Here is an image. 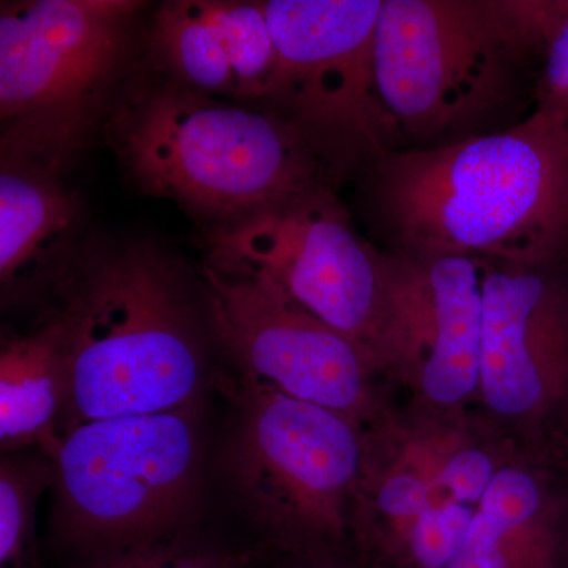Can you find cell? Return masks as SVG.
<instances>
[{
	"mask_svg": "<svg viewBox=\"0 0 568 568\" xmlns=\"http://www.w3.org/2000/svg\"><path fill=\"white\" fill-rule=\"evenodd\" d=\"M54 484L52 463L7 457L0 466V568H36L37 506Z\"/></svg>",
	"mask_w": 568,
	"mask_h": 568,
	"instance_id": "cell-18",
	"label": "cell"
},
{
	"mask_svg": "<svg viewBox=\"0 0 568 568\" xmlns=\"http://www.w3.org/2000/svg\"><path fill=\"white\" fill-rule=\"evenodd\" d=\"M383 0H268L278 52L272 102L325 159L388 151L395 132L377 99L375 37Z\"/></svg>",
	"mask_w": 568,
	"mask_h": 568,
	"instance_id": "cell-11",
	"label": "cell"
},
{
	"mask_svg": "<svg viewBox=\"0 0 568 568\" xmlns=\"http://www.w3.org/2000/svg\"><path fill=\"white\" fill-rule=\"evenodd\" d=\"M567 13L568 0H383L375 81L394 132L436 148L504 110Z\"/></svg>",
	"mask_w": 568,
	"mask_h": 568,
	"instance_id": "cell-5",
	"label": "cell"
},
{
	"mask_svg": "<svg viewBox=\"0 0 568 568\" xmlns=\"http://www.w3.org/2000/svg\"><path fill=\"white\" fill-rule=\"evenodd\" d=\"M286 568H368L351 556H336V558L316 559H287Z\"/></svg>",
	"mask_w": 568,
	"mask_h": 568,
	"instance_id": "cell-21",
	"label": "cell"
},
{
	"mask_svg": "<svg viewBox=\"0 0 568 568\" xmlns=\"http://www.w3.org/2000/svg\"><path fill=\"white\" fill-rule=\"evenodd\" d=\"M153 47L186 88L242 102L274 99L278 52L265 2H164L153 22Z\"/></svg>",
	"mask_w": 568,
	"mask_h": 568,
	"instance_id": "cell-14",
	"label": "cell"
},
{
	"mask_svg": "<svg viewBox=\"0 0 568 568\" xmlns=\"http://www.w3.org/2000/svg\"><path fill=\"white\" fill-rule=\"evenodd\" d=\"M70 392L61 439L100 418L197 405L203 325L181 274L152 246L92 257L61 313Z\"/></svg>",
	"mask_w": 568,
	"mask_h": 568,
	"instance_id": "cell-2",
	"label": "cell"
},
{
	"mask_svg": "<svg viewBox=\"0 0 568 568\" xmlns=\"http://www.w3.org/2000/svg\"><path fill=\"white\" fill-rule=\"evenodd\" d=\"M70 377L61 315L33 334L6 338L0 351L3 454L37 446L52 458L61 444Z\"/></svg>",
	"mask_w": 568,
	"mask_h": 568,
	"instance_id": "cell-17",
	"label": "cell"
},
{
	"mask_svg": "<svg viewBox=\"0 0 568 568\" xmlns=\"http://www.w3.org/2000/svg\"><path fill=\"white\" fill-rule=\"evenodd\" d=\"M239 399L226 467L250 518L286 559L353 555L364 426L246 381Z\"/></svg>",
	"mask_w": 568,
	"mask_h": 568,
	"instance_id": "cell-6",
	"label": "cell"
},
{
	"mask_svg": "<svg viewBox=\"0 0 568 568\" xmlns=\"http://www.w3.org/2000/svg\"><path fill=\"white\" fill-rule=\"evenodd\" d=\"M369 201L396 256L551 267L568 256V122L525 121L373 162Z\"/></svg>",
	"mask_w": 568,
	"mask_h": 568,
	"instance_id": "cell-1",
	"label": "cell"
},
{
	"mask_svg": "<svg viewBox=\"0 0 568 568\" xmlns=\"http://www.w3.org/2000/svg\"><path fill=\"white\" fill-rule=\"evenodd\" d=\"M544 59L536 110L568 122V13L552 33Z\"/></svg>",
	"mask_w": 568,
	"mask_h": 568,
	"instance_id": "cell-20",
	"label": "cell"
},
{
	"mask_svg": "<svg viewBox=\"0 0 568 568\" xmlns=\"http://www.w3.org/2000/svg\"><path fill=\"white\" fill-rule=\"evenodd\" d=\"M381 376L392 394L436 409L477 407L488 261L392 254Z\"/></svg>",
	"mask_w": 568,
	"mask_h": 568,
	"instance_id": "cell-13",
	"label": "cell"
},
{
	"mask_svg": "<svg viewBox=\"0 0 568 568\" xmlns=\"http://www.w3.org/2000/svg\"><path fill=\"white\" fill-rule=\"evenodd\" d=\"M204 294L209 328L246 383L362 426L394 396L364 351L295 305L264 275L211 253Z\"/></svg>",
	"mask_w": 568,
	"mask_h": 568,
	"instance_id": "cell-10",
	"label": "cell"
},
{
	"mask_svg": "<svg viewBox=\"0 0 568 568\" xmlns=\"http://www.w3.org/2000/svg\"><path fill=\"white\" fill-rule=\"evenodd\" d=\"M212 254L271 280L379 372L394 260L362 239L331 189L223 227Z\"/></svg>",
	"mask_w": 568,
	"mask_h": 568,
	"instance_id": "cell-9",
	"label": "cell"
},
{
	"mask_svg": "<svg viewBox=\"0 0 568 568\" xmlns=\"http://www.w3.org/2000/svg\"><path fill=\"white\" fill-rule=\"evenodd\" d=\"M488 261L480 409L519 447L568 466V276Z\"/></svg>",
	"mask_w": 568,
	"mask_h": 568,
	"instance_id": "cell-12",
	"label": "cell"
},
{
	"mask_svg": "<svg viewBox=\"0 0 568 568\" xmlns=\"http://www.w3.org/2000/svg\"><path fill=\"white\" fill-rule=\"evenodd\" d=\"M447 568H568V469L514 447Z\"/></svg>",
	"mask_w": 568,
	"mask_h": 568,
	"instance_id": "cell-15",
	"label": "cell"
},
{
	"mask_svg": "<svg viewBox=\"0 0 568 568\" xmlns=\"http://www.w3.org/2000/svg\"><path fill=\"white\" fill-rule=\"evenodd\" d=\"M61 163L2 153L0 283L20 294L58 267L80 219L78 197L59 178Z\"/></svg>",
	"mask_w": 568,
	"mask_h": 568,
	"instance_id": "cell-16",
	"label": "cell"
},
{
	"mask_svg": "<svg viewBox=\"0 0 568 568\" xmlns=\"http://www.w3.org/2000/svg\"><path fill=\"white\" fill-rule=\"evenodd\" d=\"M132 0H28L0 13L2 153L62 163L121 59Z\"/></svg>",
	"mask_w": 568,
	"mask_h": 568,
	"instance_id": "cell-8",
	"label": "cell"
},
{
	"mask_svg": "<svg viewBox=\"0 0 568 568\" xmlns=\"http://www.w3.org/2000/svg\"><path fill=\"white\" fill-rule=\"evenodd\" d=\"M201 458L197 405L74 426L50 458L63 534L108 552L168 538L193 506Z\"/></svg>",
	"mask_w": 568,
	"mask_h": 568,
	"instance_id": "cell-7",
	"label": "cell"
},
{
	"mask_svg": "<svg viewBox=\"0 0 568 568\" xmlns=\"http://www.w3.org/2000/svg\"><path fill=\"white\" fill-rule=\"evenodd\" d=\"M82 568H244L234 559L171 544L170 538L108 552Z\"/></svg>",
	"mask_w": 568,
	"mask_h": 568,
	"instance_id": "cell-19",
	"label": "cell"
},
{
	"mask_svg": "<svg viewBox=\"0 0 568 568\" xmlns=\"http://www.w3.org/2000/svg\"><path fill=\"white\" fill-rule=\"evenodd\" d=\"M353 555L368 568H447L517 443L480 409L390 396L364 425Z\"/></svg>",
	"mask_w": 568,
	"mask_h": 568,
	"instance_id": "cell-4",
	"label": "cell"
},
{
	"mask_svg": "<svg viewBox=\"0 0 568 568\" xmlns=\"http://www.w3.org/2000/svg\"><path fill=\"white\" fill-rule=\"evenodd\" d=\"M114 144L144 192L233 226L328 189L327 159L280 112L168 82L132 100Z\"/></svg>",
	"mask_w": 568,
	"mask_h": 568,
	"instance_id": "cell-3",
	"label": "cell"
}]
</instances>
